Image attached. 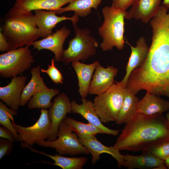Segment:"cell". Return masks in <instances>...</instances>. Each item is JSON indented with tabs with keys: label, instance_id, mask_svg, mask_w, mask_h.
<instances>
[{
	"label": "cell",
	"instance_id": "obj_12",
	"mask_svg": "<svg viewBox=\"0 0 169 169\" xmlns=\"http://www.w3.org/2000/svg\"><path fill=\"white\" fill-rule=\"evenodd\" d=\"M37 25L39 29L40 37L43 38L51 35L53 33V29L59 23L66 20H70L73 25L76 24L79 17L74 15L72 17L65 15L59 16L52 10L44 11L38 9L34 11Z\"/></svg>",
	"mask_w": 169,
	"mask_h": 169
},
{
	"label": "cell",
	"instance_id": "obj_37",
	"mask_svg": "<svg viewBox=\"0 0 169 169\" xmlns=\"http://www.w3.org/2000/svg\"><path fill=\"white\" fill-rule=\"evenodd\" d=\"M165 165L167 168L169 169V156L165 160Z\"/></svg>",
	"mask_w": 169,
	"mask_h": 169
},
{
	"label": "cell",
	"instance_id": "obj_10",
	"mask_svg": "<svg viewBox=\"0 0 169 169\" xmlns=\"http://www.w3.org/2000/svg\"><path fill=\"white\" fill-rule=\"evenodd\" d=\"M73 0H16L4 18H10L36 10H57Z\"/></svg>",
	"mask_w": 169,
	"mask_h": 169
},
{
	"label": "cell",
	"instance_id": "obj_4",
	"mask_svg": "<svg viewBox=\"0 0 169 169\" xmlns=\"http://www.w3.org/2000/svg\"><path fill=\"white\" fill-rule=\"evenodd\" d=\"M126 13L112 6L102 9L104 21L99 28L98 32L103 39L100 47L103 51L111 50L114 47L119 50L123 49L125 43L124 34Z\"/></svg>",
	"mask_w": 169,
	"mask_h": 169
},
{
	"label": "cell",
	"instance_id": "obj_32",
	"mask_svg": "<svg viewBox=\"0 0 169 169\" xmlns=\"http://www.w3.org/2000/svg\"><path fill=\"white\" fill-rule=\"evenodd\" d=\"M13 142L8 139H0V159L4 156L9 155L11 153Z\"/></svg>",
	"mask_w": 169,
	"mask_h": 169
},
{
	"label": "cell",
	"instance_id": "obj_9",
	"mask_svg": "<svg viewBox=\"0 0 169 169\" xmlns=\"http://www.w3.org/2000/svg\"><path fill=\"white\" fill-rule=\"evenodd\" d=\"M41 114L37 121L33 125L24 127L16 124L13 118L12 119L13 125L18 133L19 140L32 146L37 141L48 139L51 128V121L49 118L48 110L41 109Z\"/></svg>",
	"mask_w": 169,
	"mask_h": 169
},
{
	"label": "cell",
	"instance_id": "obj_20",
	"mask_svg": "<svg viewBox=\"0 0 169 169\" xmlns=\"http://www.w3.org/2000/svg\"><path fill=\"white\" fill-rule=\"evenodd\" d=\"M169 110V101L156 95L146 92L138 102L136 113L147 115Z\"/></svg>",
	"mask_w": 169,
	"mask_h": 169
},
{
	"label": "cell",
	"instance_id": "obj_14",
	"mask_svg": "<svg viewBox=\"0 0 169 169\" xmlns=\"http://www.w3.org/2000/svg\"><path fill=\"white\" fill-rule=\"evenodd\" d=\"M78 138L81 143L92 155L91 163L93 165L95 164L100 159L101 154L107 153L116 160L119 167H125L123 155L113 146L109 147L104 145L97 140L95 136Z\"/></svg>",
	"mask_w": 169,
	"mask_h": 169
},
{
	"label": "cell",
	"instance_id": "obj_18",
	"mask_svg": "<svg viewBox=\"0 0 169 169\" xmlns=\"http://www.w3.org/2000/svg\"><path fill=\"white\" fill-rule=\"evenodd\" d=\"M125 40V43L131 48V52L126 67V74L122 80L120 82L125 85L131 73L144 62L149 49V47L147 45L145 39L143 37H141L138 39L135 47L131 45L126 39Z\"/></svg>",
	"mask_w": 169,
	"mask_h": 169
},
{
	"label": "cell",
	"instance_id": "obj_13",
	"mask_svg": "<svg viewBox=\"0 0 169 169\" xmlns=\"http://www.w3.org/2000/svg\"><path fill=\"white\" fill-rule=\"evenodd\" d=\"M70 32L69 28L63 26L47 37L35 41L32 45L33 49L38 50L46 49L51 51L54 54L55 60L57 62L61 61L63 44Z\"/></svg>",
	"mask_w": 169,
	"mask_h": 169
},
{
	"label": "cell",
	"instance_id": "obj_11",
	"mask_svg": "<svg viewBox=\"0 0 169 169\" xmlns=\"http://www.w3.org/2000/svg\"><path fill=\"white\" fill-rule=\"evenodd\" d=\"M72 112V105L69 98L62 92L54 99L53 104L48 110L49 118L51 121V128L47 141H52L58 137L59 125L66 117L68 114Z\"/></svg>",
	"mask_w": 169,
	"mask_h": 169
},
{
	"label": "cell",
	"instance_id": "obj_5",
	"mask_svg": "<svg viewBox=\"0 0 169 169\" xmlns=\"http://www.w3.org/2000/svg\"><path fill=\"white\" fill-rule=\"evenodd\" d=\"M75 36L69 41L68 48L64 50L61 61L64 65L81 60L85 61L95 55L98 43L90 35V31L86 28H80L73 25Z\"/></svg>",
	"mask_w": 169,
	"mask_h": 169
},
{
	"label": "cell",
	"instance_id": "obj_36",
	"mask_svg": "<svg viewBox=\"0 0 169 169\" xmlns=\"http://www.w3.org/2000/svg\"><path fill=\"white\" fill-rule=\"evenodd\" d=\"M162 5L169 9V0H163Z\"/></svg>",
	"mask_w": 169,
	"mask_h": 169
},
{
	"label": "cell",
	"instance_id": "obj_30",
	"mask_svg": "<svg viewBox=\"0 0 169 169\" xmlns=\"http://www.w3.org/2000/svg\"><path fill=\"white\" fill-rule=\"evenodd\" d=\"M55 60L54 59H52L51 60V64L48 65V69H41L40 71L48 74L55 84H62L63 80V76L59 71L55 67Z\"/></svg>",
	"mask_w": 169,
	"mask_h": 169
},
{
	"label": "cell",
	"instance_id": "obj_34",
	"mask_svg": "<svg viewBox=\"0 0 169 169\" xmlns=\"http://www.w3.org/2000/svg\"><path fill=\"white\" fill-rule=\"evenodd\" d=\"M0 137L9 140L13 142L16 141L15 138L12 132L3 126L0 127Z\"/></svg>",
	"mask_w": 169,
	"mask_h": 169
},
{
	"label": "cell",
	"instance_id": "obj_29",
	"mask_svg": "<svg viewBox=\"0 0 169 169\" xmlns=\"http://www.w3.org/2000/svg\"><path fill=\"white\" fill-rule=\"evenodd\" d=\"M17 115V111L7 107L2 101H0V124L10 131L13 134L16 141H18V134L11 121L13 116Z\"/></svg>",
	"mask_w": 169,
	"mask_h": 169
},
{
	"label": "cell",
	"instance_id": "obj_38",
	"mask_svg": "<svg viewBox=\"0 0 169 169\" xmlns=\"http://www.w3.org/2000/svg\"><path fill=\"white\" fill-rule=\"evenodd\" d=\"M166 119L167 120L168 125L169 126V111L166 113Z\"/></svg>",
	"mask_w": 169,
	"mask_h": 169
},
{
	"label": "cell",
	"instance_id": "obj_31",
	"mask_svg": "<svg viewBox=\"0 0 169 169\" xmlns=\"http://www.w3.org/2000/svg\"><path fill=\"white\" fill-rule=\"evenodd\" d=\"M148 151L165 161L169 156V141L159 144Z\"/></svg>",
	"mask_w": 169,
	"mask_h": 169
},
{
	"label": "cell",
	"instance_id": "obj_6",
	"mask_svg": "<svg viewBox=\"0 0 169 169\" xmlns=\"http://www.w3.org/2000/svg\"><path fill=\"white\" fill-rule=\"evenodd\" d=\"M115 82L93 100L95 109L102 123L115 121L122 105L126 85Z\"/></svg>",
	"mask_w": 169,
	"mask_h": 169
},
{
	"label": "cell",
	"instance_id": "obj_1",
	"mask_svg": "<svg viewBox=\"0 0 169 169\" xmlns=\"http://www.w3.org/2000/svg\"><path fill=\"white\" fill-rule=\"evenodd\" d=\"M144 63L131 73L127 87L136 94L141 90L169 99V30L152 34Z\"/></svg>",
	"mask_w": 169,
	"mask_h": 169
},
{
	"label": "cell",
	"instance_id": "obj_27",
	"mask_svg": "<svg viewBox=\"0 0 169 169\" xmlns=\"http://www.w3.org/2000/svg\"><path fill=\"white\" fill-rule=\"evenodd\" d=\"M59 94V90L56 89L36 93L28 102V107L29 109L49 108L53 104L51 101L52 98Z\"/></svg>",
	"mask_w": 169,
	"mask_h": 169
},
{
	"label": "cell",
	"instance_id": "obj_17",
	"mask_svg": "<svg viewBox=\"0 0 169 169\" xmlns=\"http://www.w3.org/2000/svg\"><path fill=\"white\" fill-rule=\"evenodd\" d=\"M81 100L82 103L80 104L77 103L74 100L71 101L73 113L79 114L89 123L101 130L104 134L114 136L118 135L119 130L111 129L102 124L96 112L93 102L86 98H82Z\"/></svg>",
	"mask_w": 169,
	"mask_h": 169
},
{
	"label": "cell",
	"instance_id": "obj_24",
	"mask_svg": "<svg viewBox=\"0 0 169 169\" xmlns=\"http://www.w3.org/2000/svg\"><path fill=\"white\" fill-rule=\"evenodd\" d=\"M136 95L125 87L123 102L117 119V125L125 124L136 113L137 103L139 100Z\"/></svg>",
	"mask_w": 169,
	"mask_h": 169
},
{
	"label": "cell",
	"instance_id": "obj_2",
	"mask_svg": "<svg viewBox=\"0 0 169 169\" xmlns=\"http://www.w3.org/2000/svg\"><path fill=\"white\" fill-rule=\"evenodd\" d=\"M169 141V126L162 113H136L125 125L113 146L119 151L147 152Z\"/></svg>",
	"mask_w": 169,
	"mask_h": 169
},
{
	"label": "cell",
	"instance_id": "obj_25",
	"mask_svg": "<svg viewBox=\"0 0 169 169\" xmlns=\"http://www.w3.org/2000/svg\"><path fill=\"white\" fill-rule=\"evenodd\" d=\"M102 0H73L66 7L57 10H52L55 14H61L64 12L73 11L78 17H84L90 14L92 8L96 10Z\"/></svg>",
	"mask_w": 169,
	"mask_h": 169
},
{
	"label": "cell",
	"instance_id": "obj_16",
	"mask_svg": "<svg viewBox=\"0 0 169 169\" xmlns=\"http://www.w3.org/2000/svg\"><path fill=\"white\" fill-rule=\"evenodd\" d=\"M27 77L25 75L12 78L10 82L7 86L0 87V99L12 110L17 111L21 96L26 86Z\"/></svg>",
	"mask_w": 169,
	"mask_h": 169
},
{
	"label": "cell",
	"instance_id": "obj_28",
	"mask_svg": "<svg viewBox=\"0 0 169 169\" xmlns=\"http://www.w3.org/2000/svg\"><path fill=\"white\" fill-rule=\"evenodd\" d=\"M63 121L79 137L95 136L98 134H104L101 130L89 123H84L67 117Z\"/></svg>",
	"mask_w": 169,
	"mask_h": 169
},
{
	"label": "cell",
	"instance_id": "obj_3",
	"mask_svg": "<svg viewBox=\"0 0 169 169\" xmlns=\"http://www.w3.org/2000/svg\"><path fill=\"white\" fill-rule=\"evenodd\" d=\"M3 19L0 29L11 49L24 45L29 47L41 37L34 14L32 12L17 17Z\"/></svg>",
	"mask_w": 169,
	"mask_h": 169
},
{
	"label": "cell",
	"instance_id": "obj_35",
	"mask_svg": "<svg viewBox=\"0 0 169 169\" xmlns=\"http://www.w3.org/2000/svg\"><path fill=\"white\" fill-rule=\"evenodd\" d=\"M11 50V47L6 38L0 28V51L8 52Z\"/></svg>",
	"mask_w": 169,
	"mask_h": 169
},
{
	"label": "cell",
	"instance_id": "obj_8",
	"mask_svg": "<svg viewBox=\"0 0 169 169\" xmlns=\"http://www.w3.org/2000/svg\"><path fill=\"white\" fill-rule=\"evenodd\" d=\"M64 121L60 124L57 139L53 141H37L38 146L54 148L61 155L76 156L81 154L88 155L90 152L79 141L75 133Z\"/></svg>",
	"mask_w": 169,
	"mask_h": 169
},
{
	"label": "cell",
	"instance_id": "obj_23",
	"mask_svg": "<svg viewBox=\"0 0 169 169\" xmlns=\"http://www.w3.org/2000/svg\"><path fill=\"white\" fill-rule=\"evenodd\" d=\"M123 158L125 167L129 169H155L165 163L164 161L148 151L143 152L138 156L128 154L123 155Z\"/></svg>",
	"mask_w": 169,
	"mask_h": 169
},
{
	"label": "cell",
	"instance_id": "obj_26",
	"mask_svg": "<svg viewBox=\"0 0 169 169\" xmlns=\"http://www.w3.org/2000/svg\"><path fill=\"white\" fill-rule=\"evenodd\" d=\"M26 147L32 152L39 153L49 157L54 161V163L51 164L59 166L63 169H81L88 160L86 157H68L57 154L51 155L33 149L29 145H27Z\"/></svg>",
	"mask_w": 169,
	"mask_h": 169
},
{
	"label": "cell",
	"instance_id": "obj_22",
	"mask_svg": "<svg viewBox=\"0 0 169 169\" xmlns=\"http://www.w3.org/2000/svg\"><path fill=\"white\" fill-rule=\"evenodd\" d=\"M40 71L39 65L31 69V78L22 93L19 104L20 106H25L36 93L48 91L50 89L46 85L43 78L41 76Z\"/></svg>",
	"mask_w": 169,
	"mask_h": 169
},
{
	"label": "cell",
	"instance_id": "obj_33",
	"mask_svg": "<svg viewBox=\"0 0 169 169\" xmlns=\"http://www.w3.org/2000/svg\"><path fill=\"white\" fill-rule=\"evenodd\" d=\"M137 0H112L111 6L124 11L126 10Z\"/></svg>",
	"mask_w": 169,
	"mask_h": 169
},
{
	"label": "cell",
	"instance_id": "obj_19",
	"mask_svg": "<svg viewBox=\"0 0 169 169\" xmlns=\"http://www.w3.org/2000/svg\"><path fill=\"white\" fill-rule=\"evenodd\" d=\"M161 0H137L127 12L125 19L140 20L147 23L156 14L160 7Z\"/></svg>",
	"mask_w": 169,
	"mask_h": 169
},
{
	"label": "cell",
	"instance_id": "obj_15",
	"mask_svg": "<svg viewBox=\"0 0 169 169\" xmlns=\"http://www.w3.org/2000/svg\"><path fill=\"white\" fill-rule=\"evenodd\" d=\"M118 71L117 68L112 66L104 68L99 62L92 76L88 94L98 95L106 90L114 83V79Z\"/></svg>",
	"mask_w": 169,
	"mask_h": 169
},
{
	"label": "cell",
	"instance_id": "obj_21",
	"mask_svg": "<svg viewBox=\"0 0 169 169\" xmlns=\"http://www.w3.org/2000/svg\"><path fill=\"white\" fill-rule=\"evenodd\" d=\"M99 62L96 60L90 64L81 63L79 61L72 63V66L75 71L78 79V92L82 98H86L88 94L92 78Z\"/></svg>",
	"mask_w": 169,
	"mask_h": 169
},
{
	"label": "cell",
	"instance_id": "obj_7",
	"mask_svg": "<svg viewBox=\"0 0 169 169\" xmlns=\"http://www.w3.org/2000/svg\"><path fill=\"white\" fill-rule=\"evenodd\" d=\"M34 62L29 47L11 49L0 55V76L5 78L18 76L28 70Z\"/></svg>",
	"mask_w": 169,
	"mask_h": 169
}]
</instances>
